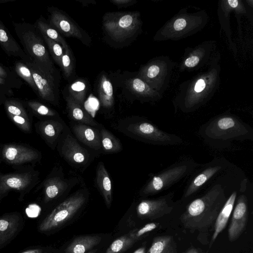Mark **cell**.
Returning a JSON list of instances; mask_svg holds the SVG:
<instances>
[{"mask_svg":"<svg viewBox=\"0 0 253 253\" xmlns=\"http://www.w3.org/2000/svg\"><path fill=\"white\" fill-rule=\"evenodd\" d=\"M226 199L223 186L220 184L213 185L188 205L180 217L183 226L189 230L206 231L214 224Z\"/></svg>","mask_w":253,"mask_h":253,"instance_id":"1","label":"cell"},{"mask_svg":"<svg viewBox=\"0 0 253 253\" xmlns=\"http://www.w3.org/2000/svg\"><path fill=\"white\" fill-rule=\"evenodd\" d=\"M217 59H211L207 71L186 83L181 89L175 104L183 112L195 111L213 95L219 84L220 68Z\"/></svg>","mask_w":253,"mask_h":253,"instance_id":"2","label":"cell"},{"mask_svg":"<svg viewBox=\"0 0 253 253\" xmlns=\"http://www.w3.org/2000/svg\"><path fill=\"white\" fill-rule=\"evenodd\" d=\"M202 137L214 146L226 147L234 140L253 139V131L249 125L230 115L218 116L200 128Z\"/></svg>","mask_w":253,"mask_h":253,"instance_id":"3","label":"cell"},{"mask_svg":"<svg viewBox=\"0 0 253 253\" xmlns=\"http://www.w3.org/2000/svg\"><path fill=\"white\" fill-rule=\"evenodd\" d=\"M14 29L23 49L35 62L51 72H57L43 37L34 24L13 23Z\"/></svg>","mask_w":253,"mask_h":253,"instance_id":"4","label":"cell"},{"mask_svg":"<svg viewBox=\"0 0 253 253\" xmlns=\"http://www.w3.org/2000/svg\"><path fill=\"white\" fill-rule=\"evenodd\" d=\"M142 25L137 11L111 12L103 17V27L113 40L123 42L133 37Z\"/></svg>","mask_w":253,"mask_h":253,"instance_id":"5","label":"cell"},{"mask_svg":"<svg viewBox=\"0 0 253 253\" xmlns=\"http://www.w3.org/2000/svg\"><path fill=\"white\" fill-rule=\"evenodd\" d=\"M207 21L205 12L189 14L180 12L157 32L155 39L175 40L190 36L202 28Z\"/></svg>","mask_w":253,"mask_h":253,"instance_id":"6","label":"cell"},{"mask_svg":"<svg viewBox=\"0 0 253 253\" xmlns=\"http://www.w3.org/2000/svg\"><path fill=\"white\" fill-rule=\"evenodd\" d=\"M39 181V171L31 166L12 172H0V202L12 191L18 192L22 200Z\"/></svg>","mask_w":253,"mask_h":253,"instance_id":"7","label":"cell"},{"mask_svg":"<svg viewBox=\"0 0 253 253\" xmlns=\"http://www.w3.org/2000/svg\"><path fill=\"white\" fill-rule=\"evenodd\" d=\"M196 165L190 161L175 164L154 175L140 191L143 196H152L170 187L188 175Z\"/></svg>","mask_w":253,"mask_h":253,"instance_id":"8","label":"cell"},{"mask_svg":"<svg viewBox=\"0 0 253 253\" xmlns=\"http://www.w3.org/2000/svg\"><path fill=\"white\" fill-rule=\"evenodd\" d=\"M25 63L32 72L37 88V96L47 103L57 105L60 81L59 72H51L32 61Z\"/></svg>","mask_w":253,"mask_h":253,"instance_id":"9","label":"cell"},{"mask_svg":"<svg viewBox=\"0 0 253 253\" xmlns=\"http://www.w3.org/2000/svg\"><path fill=\"white\" fill-rule=\"evenodd\" d=\"M174 63L166 57L154 59L143 66L137 76L151 88L162 94L170 79Z\"/></svg>","mask_w":253,"mask_h":253,"instance_id":"10","label":"cell"},{"mask_svg":"<svg viewBox=\"0 0 253 253\" xmlns=\"http://www.w3.org/2000/svg\"><path fill=\"white\" fill-rule=\"evenodd\" d=\"M85 195L77 192L59 204L39 225L40 231L45 232L60 226L70 219L83 206Z\"/></svg>","mask_w":253,"mask_h":253,"instance_id":"11","label":"cell"},{"mask_svg":"<svg viewBox=\"0 0 253 253\" xmlns=\"http://www.w3.org/2000/svg\"><path fill=\"white\" fill-rule=\"evenodd\" d=\"M127 130L139 139L154 145H177L183 142L179 136L164 131L144 120L130 124Z\"/></svg>","mask_w":253,"mask_h":253,"instance_id":"12","label":"cell"},{"mask_svg":"<svg viewBox=\"0 0 253 253\" xmlns=\"http://www.w3.org/2000/svg\"><path fill=\"white\" fill-rule=\"evenodd\" d=\"M42 158L41 152L27 144L8 143L0 146V164L15 166L28 164L34 168Z\"/></svg>","mask_w":253,"mask_h":253,"instance_id":"13","label":"cell"},{"mask_svg":"<svg viewBox=\"0 0 253 253\" xmlns=\"http://www.w3.org/2000/svg\"><path fill=\"white\" fill-rule=\"evenodd\" d=\"M49 24L61 35L73 37L80 40L84 44L89 45L90 38L74 20L59 9L48 8Z\"/></svg>","mask_w":253,"mask_h":253,"instance_id":"14","label":"cell"},{"mask_svg":"<svg viewBox=\"0 0 253 253\" xmlns=\"http://www.w3.org/2000/svg\"><path fill=\"white\" fill-rule=\"evenodd\" d=\"M174 192H170L156 199L142 200L136 207L138 216L142 219H155L170 213L176 203Z\"/></svg>","mask_w":253,"mask_h":253,"instance_id":"15","label":"cell"},{"mask_svg":"<svg viewBox=\"0 0 253 253\" xmlns=\"http://www.w3.org/2000/svg\"><path fill=\"white\" fill-rule=\"evenodd\" d=\"M9 119L25 133L33 129V115L25 101L15 98H6L3 103Z\"/></svg>","mask_w":253,"mask_h":253,"instance_id":"16","label":"cell"},{"mask_svg":"<svg viewBox=\"0 0 253 253\" xmlns=\"http://www.w3.org/2000/svg\"><path fill=\"white\" fill-rule=\"evenodd\" d=\"M248 215V199L245 194H241L237 199L228 228V238L230 242L235 241L238 239L245 230Z\"/></svg>","mask_w":253,"mask_h":253,"instance_id":"17","label":"cell"},{"mask_svg":"<svg viewBox=\"0 0 253 253\" xmlns=\"http://www.w3.org/2000/svg\"><path fill=\"white\" fill-rule=\"evenodd\" d=\"M60 153L67 161L74 166L84 165L89 160L87 150L70 134H68L63 141Z\"/></svg>","mask_w":253,"mask_h":253,"instance_id":"18","label":"cell"},{"mask_svg":"<svg viewBox=\"0 0 253 253\" xmlns=\"http://www.w3.org/2000/svg\"><path fill=\"white\" fill-rule=\"evenodd\" d=\"M36 132L52 149L57 143L63 130V125L55 119L40 120L35 124Z\"/></svg>","mask_w":253,"mask_h":253,"instance_id":"19","label":"cell"},{"mask_svg":"<svg viewBox=\"0 0 253 253\" xmlns=\"http://www.w3.org/2000/svg\"><path fill=\"white\" fill-rule=\"evenodd\" d=\"M0 45L9 56L17 58L25 63L32 61L0 20Z\"/></svg>","mask_w":253,"mask_h":253,"instance_id":"20","label":"cell"},{"mask_svg":"<svg viewBox=\"0 0 253 253\" xmlns=\"http://www.w3.org/2000/svg\"><path fill=\"white\" fill-rule=\"evenodd\" d=\"M68 184L62 177L52 172L38 188L42 189L43 201L48 203L62 195L68 188Z\"/></svg>","mask_w":253,"mask_h":253,"instance_id":"21","label":"cell"},{"mask_svg":"<svg viewBox=\"0 0 253 253\" xmlns=\"http://www.w3.org/2000/svg\"><path fill=\"white\" fill-rule=\"evenodd\" d=\"M213 42H206L191 51L181 63L183 70L193 69L207 63L213 49Z\"/></svg>","mask_w":253,"mask_h":253,"instance_id":"22","label":"cell"},{"mask_svg":"<svg viewBox=\"0 0 253 253\" xmlns=\"http://www.w3.org/2000/svg\"><path fill=\"white\" fill-rule=\"evenodd\" d=\"M125 84L133 95L143 101L155 102L162 98L161 94L151 88L137 76L127 80Z\"/></svg>","mask_w":253,"mask_h":253,"instance_id":"23","label":"cell"},{"mask_svg":"<svg viewBox=\"0 0 253 253\" xmlns=\"http://www.w3.org/2000/svg\"><path fill=\"white\" fill-rule=\"evenodd\" d=\"M22 218L17 212L0 216V247L7 244L20 229Z\"/></svg>","mask_w":253,"mask_h":253,"instance_id":"24","label":"cell"},{"mask_svg":"<svg viewBox=\"0 0 253 253\" xmlns=\"http://www.w3.org/2000/svg\"><path fill=\"white\" fill-rule=\"evenodd\" d=\"M223 168L222 165L216 164L204 169L188 185L184 192L182 200H186L194 195L208 180L223 169Z\"/></svg>","mask_w":253,"mask_h":253,"instance_id":"25","label":"cell"},{"mask_svg":"<svg viewBox=\"0 0 253 253\" xmlns=\"http://www.w3.org/2000/svg\"><path fill=\"white\" fill-rule=\"evenodd\" d=\"M72 130L76 138L88 147L95 150L101 148L100 132L96 128L79 123L73 126Z\"/></svg>","mask_w":253,"mask_h":253,"instance_id":"26","label":"cell"},{"mask_svg":"<svg viewBox=\"0 0 253 253\" xmlns=\"http://www.w3.org/2000/svg\"><path fill=\"white\" fill-rule=\"evenodd\" d=\"M237 196V192L233 191L226 199L223 207L218 213L214 222V232L212 236L210 247L217 237L219 234L225 228L229 217L233 211L234 204Z\"/></svg>","mask_w":253,"mask_h":253,"instance_id":"27","label":"cell"},{"mask_svg":"<svg viewBox=\"0 0 253 253\" xmlns=\"http://www.w3.org/2000/svg\"><path fill=\"white\" fill-rule=\"evenodd\" d=\"M95 181L107 207L110 208L112 200V182L104 163L102 162L98 164Z\"/></svg>","mask_w":253,"mask_h":253,"instance_id":"28","label":"cell"},{"mask_svg":"<svg viewBox=\"0 0 253 253\" xmlns=\"http://www.w3.org/2000/svg\"><path fill=\"white\" fill-rule=\"evenodd\" d=\"M67 109L70 118L80 124L91 126L99 124L83 108L69 95L65 97Z\"/></svg>","mask_w":253,"mask_h":253,"instance_id":"29","label":"cell"},{"mask_svg":"<svg viewBox=\"0 0 253 253\" xmlns=\"http://www.w3.org/2000/svg\"><path fill=\"white\" fill-rule=\"evenodd\" d=\"M98 236L83 235L76 237L68 246L65 253H85L99 244Z\"/></svg>","mask_w":253,"mask_h":253,"instance_id":"30","label":"cell"},{"mask_svg":"<svg viewBox=\"0 0 253 253\" xmlns=\"http://www.w3.org/2000/svg\"><path fill=\"white\" fill-rule=\"evenodd\" d=\"M97 93L102 106L106 109L111 108L114 103L112 84L105 74L102 75L98 80Z\"/></svg>","mask_w":253,"mask_h":253,"instance_id":"31","label":"cell"},{"mask_svg":"<svg viewBox=\"0 0 253 253\" xmlns=\"http://www.w3.org/2000/svg\"><path fill=\"white\" fill-rule=\"evenodd\" d=\"M176 245L172 236H161L153 239L147 253H176Z\"/></svg>","mask_w":253,"mask_h":253,"instance_id":"32","label":"cell"},{"mask_svg":"<svg viewBox=\"0 0 253 253\" xmlns=\"http://www.w3.org/2000/svg\"><path fill=\"white\" fill-rule=\"evenodd\" d=\"M34 25L42 35L60 44L64 50L69 46L62 36L47 23L42 16L39 18Z\"/></svg>","mask_w":253,"mask_h":253,"instance_id":"33","label":"cell"},{"mask_svg":"<svg viewBox=\"0 0 253 253\" xmlns=\"http://www.w3.org/2000/svg\"><path fill=\"white\" fill-rule=\"evenodd\" d=\"M29 109L33 116L40 120L55 119L59 117L58 113L45 104L35 100H29L25 101Z\"/></svg>","mask_w":253,"mask_h":253,"instance_id":"34","label":"cell"},{"mask_svg":"<svg viewBox=\"0 0 253 253\" xmlns=\"http://www.w3.org/2000/svg\"><path fill=\"white\" fill-rule=\"evenodd\" d=\"M101 148L106 153H118L123 149L120 140L105 128L102 127L100 131Z\"/></svg>","mask_w":253,"mask_h":253,"instance_id":"35","label":"cell"},{"mask_svg":"<svg viewBox=\"0 0 253 253\" xmlns=\"http://www.w3.org/2000/svg\"><path fill=\"white\" fill-rule=\"evenodd\" d=\"M86 91V83L83 79L74 81L68 87L69 95L82 106L84 104Z\"/></svg>","mask_w":253,"mask_h":253,"instance_id":"36","label":"cell"},{"mask_svg":"<svg viewBox=\"0 0 253 253\" xmlns=\"http://www.w3.org/2000/svg\"><path fill=\"white\" fill-rule=\"evenodd\" d=\"M14 71L19 78L22 79L38 95L37 88L32 72L28 66L22 61H16L14 64Z\"/></svg>","mask_w":253,"mask_h":253,"instance_id":"37","label":"cell"},{"mask_svg":"<svg viewBox=\"0 0 253 253\" xmlns=\"http://www.w3.org/2000/svg\"><path fill=\"white\" fill-rule=\"evenodd\" d=\"M135 242L136 241L130 238L128 234L122 236L115 240L104 253H122L131 247Z\"/></svg>","mask_w":253,"mask_h":253,"instance_id":"38","label":"cell"},{"mask_svg":"<svg viewBox=\"0 0 253 253\" xmlns=\"http://www.w3.org/2000/svg\"><path fill=\"white\" fill-rule=\"evenodd\" d=\"M61 58V67L63 76L66 80H69L74 72L75 60L70 46L65 49Z\"/></svg>","mask_w":253,"mask_h":253,"instance_id":"39","label":"cell"},{"mask_svg":"<svg viewBox=\"0 0 253 253\" xmlns=\"http://www.w3.org/2000/svg\"><path fill=\"white\" fill-rule=\"evenodd\" d=\"M42 36L45 42L49 54L55 63L60 68L61 58L64 52L63 47L60 44L46 36L43 35H42Z\"/></svg>","mask_w":253,"mask_h":253,"instance_id":"40","label":"cell"},{"mask_svg":"<svg viewBox=\"0 0 253 253\" xmlns=\"http://www.w3.org/2000/svg\"><path fill=\"white\" fill-rule=\"evenodd\" d=\"M159 223L154 222L146 224L141 228L131 231L128 235L137 242L142 238L144 235L156 229Z\"/></svg>","mask_w":253,"mask_h":253,"instance_id":"41","label":"cell"},{"mask_svg":"<svg viewBox=\"0 0 253 253\" xmlns=\"http://www.w3.org/2000/svg\"><path fill=\"white\" fill-rule=\"evenodd\" d=\"M22 85L23 83L0 78V91L5 93L8 96L12 94L13 89L20 88Z\"/></svg>","mask_w":253,"mask_h":253,"instance_id":"42","label":"cell"},{"mask_svg":"<svg viewBox=\"0 0 253 253\" xmlns=\"http://www.w3.org/2000/svg\"><path fill=\"white\" fill-rule=\"evenodd\" d=\"M0 78L23 83L14 71H13L8 67H5L1 63H0Z\"/></svg>","mask_w":253,"mask_h":253,"instance_id":"43","label":"cell"},{"mask_svg":"<svg viewBox=\"0 0 253 253\" xmlns=\"http://www.w3.org/2000/svg\"><path fill=\"white\" fill-rule=\"evenodd\" d=\"M110 1L119 8L127 7L137 2L135 0H110Z\"/></svg>","mask_w":253,"mask_h":253,"instance_id":"44","label":"cell"},{"mask_svg":"<svg viewBox=\"0 0 253 253\" xmlns=\"http://www.w3.org/2000/svg\"><path fill=\"white\" fill-rule=\"evenodd\" d=\"M81 3L83 6H87L90 4H96V2L94 0H77Z\"/></svg>","mask_w":253,"mask_h":253,"instance_id":"45","label":"cell"},{"mask_svg":"<svg viewBox=\"0 0 253 253\" xmlns=\"http://www.w3.org/2000/svg\"><path fill=\"white\" fill-rule=\"evenodd\" d=\"M42 252L40 249H33L26 250L21 253H42Z\"/></svg>","mask_w":253,"mask_h":253,"instance_id":"46","label":"cell"},{"mask_svg":"<svg viewBox=\"0 0 253 253\" xmlns=\"http://www.w3.org/2000/svg\"><path fill=\"white\" fill-rule=\"evenodd\" d=\"M8 95L5 93L0 91V106L3 104Z\"/></svg>","mask_w":253,"mask_h":253,"instance_id":"47","label":"cell"},{"mask_svg":"<svg viewBox=\"0 0 253 253\" xmlns=\"http://www.w3.org/2000/svg\"><path fill=\"white\" fill-rule=\"evenodd\" d=\"M133 253H146V248L145 247H141L135 250Z\"/></svg>","mask_w":253,"mask_h":253,"instance_id":"48","label":"cell"},{"mask_svg":"<svg viewBox=\"0 0 253 253\" xmlns=\"http://www.w3.org/2000/svg\"><path fill=\"white\" fill-rule=\"evenodd\" d=\"M190 253H198V251L194 248H192L189 249Z\"/></svg>","mask_w":253,"mask_h":253,"instance_id":"49","label":"cell"},{"mask_svg":"<svg viewBox=\"0 0 253 253\" xmlns=\"http://www.w3.org/2000/svg\"><path fill=\"white\" fill-rule=\"evenodd\" d=\"M15 0H0V3H6V2H11V1H14Z\"/></svg>","mask_w":253,"mask_h":253,"instance_id":"50","label":"cell"},{"mask_svg":"<svg viewBox=\"0 0 253 253\" xmlns=\"http://www.w3.org/2000/svg\"><path fill=\"white\" fill-rule=\"evenodd\" d=\"M96 250H93L91 251H89L85 253H96Z\"/></svg>","mask_w":253,"mask_h":253,"instance_id":"51","label":"cell"},{"mask_svg":"<svg viewBox=\"0 0 253 253\" xmlns=\"http://www.w3.org/2000/svg\"><path fill=\"white\" fill-rule=\"evenodd\" d=\"M185 253H190L189 250L188 249Z\"/></svg>","mask_w":253,"mask_h":253,"instance_id":"52","label":"cell"},{"mask_svg":"<svg viewBox=\"0 0 253 253\" xmlns=\"http://www.w3.org/2000/svg\"></svg>","mask_w":253,"mask_h":253,"instance_id":"53","label":"cell"}]
</instances>
